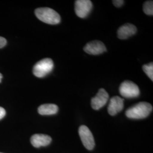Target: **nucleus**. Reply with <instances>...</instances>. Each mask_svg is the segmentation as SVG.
<instances>
[{
    "mask_svg": "<svg viewBox=\"0 0 153 153\" xmlns=\"http://www.w3.org/2000/svg\"><path fill=\"white\" fill-rule=\"evenodd\" d=\"M124 108V99L119 97H114L110 99L108 106V112L111 116H115Z\"/></svg>",
    "mask_w": 153,
    "mask_h": 153,
    "instance_id": "nucleus-9",
    "label": "nucleus"
},
{
    "mask_svg": "<svg viewBox=\"0 0 153 153\" xmlns=\"http://www.w3.org/2000/svg\"><path fill=\"white\" fill-rule=\"evenodd\" d=\"M30 141L33 147L38 148L49 145L52 141V138L46 134H35L31 136Z\"/></svg>",
    "mask_w": 153,
    "mask_h": 153,
    "instance_id": "nucleus-10",
    "label": "nucleus"
},
{
    "mask_svg": "<svg viewBox=\"0 0 153 153\" xmlns=\"http://www.w3.org/2000/svg\"><path fill=\"white\" fill-rule=\"evenodd\" d=\"M79 137L84 146L88 150H91L95 147V141L92 133L88 126H81L78 130Z\"/></svg>",
    "mask_w": 153,
    "mask_h": 153,
    "instance_id": "nucleus-5",
    "label": "nucleus"
},
{
    "mask_svg": "<svg viewBox=\"0 0 153 153\" xmlns=\"http://www.w3.org/2000/svg\"><path fill=\"white\" fill-rule=\"evenodd\" d=\"M121 95L126 98H134L140 95V91L137 85L130 81L121 83L119 88Z\"/></svg>",
    "mask_w": 153,
    "mask_h": 153,
    "instance_id": "nucleus-4",
    "label": "nucleus"
},
{
    "mask_svg": "<svg viewBox=\"0 0 153 153\" xmlns=\"http://www.w3.org/2000/svg\"><path fill=\"white\" fill-rule=\"evenodd\" d=\"M153 111L152 105L148 102H141L131 106L126 111L127 117L133 119H142L147 117Z\"/></svg>",
    "mask_w": 153,
    "mask_h": 153,
    "instance_id": "nucleus-1",
    "label": "nucleus"
},
{
    "mask_svg": "<svg viewBox=\"0 0 153 153\" xmlns=\"http://www.w3.org/2000/svg\"><path fill=\"white\" fill-rule=\"evenodd\" d=\"M39 114L41 115H55L59 111V107L54 104H44L39 107Z\"/></svg>",
    "mask_w": 153,
    "mask_h": 153,
    "instance_id": "nucleus-12",
    "label": "nucleus"
},
{
    "mask_svg": "<svg viewBox=\"0 0 153 153\" xmlns=\"http://www.w3.org/2000/svg\"><path fill=\"white\" fill-rule=\"evenodd\" d=\"M142 69L146 74L149 76V78L153 81V63L150 62L149 64L143 65L142 66Z\"/></svg>",
    "mask_w": 153,
    "mask_h": 153,
    "instance_id": "nucleus-14",
    "label": "nucleus"
},
{
    "mask_svg": "<svg viewBox=\"0 0 153 153\" xmlns=\"http://www.w3.org/2000/svg\"><path fill=\"white\" fill-rule=\"evenodd\" d=\"M109 95L108 93L104 88H100L97 95L91 99V105L92 108L95 110L100 109L107 103Z\"/></svg>",
    "mask_w": 153,
    "mask_h": 153,
    "instance_id": "nucleus-7",
    "label": "nucleus"
},
{
    "mask_svg": "<svg viewBox=\"0 0 153 153\" xmlns=\"http://www.w3.org/2000/svg\"><path fill=\"white\" fill-rule=\"evenodd\" d=\"M36 17L41 21L49 25H57L61 22L60 16L49 7H39L35 10Z\"/></svg>",
    "mask_w": 153,
    "mask_h": 153,
    "instance_id": "nucleus-2",
    "label": "nucleus"
},
{
    "mask_svg": "<svg viewBox=\"0 0 153 153\" xmlns=\"http://www.w3.org/2000/svg\"><path fill=\"white\" fill-rule=\"evenodd\" d=\"M137 33L136 27L131 23L121 26L117 30V37L120 39H126Z\"/></svg>",
    "mask_w": 153,
    "mask_h": 153,
    "instance_id": "nucleus-11",
    "label": "nucleus"
},
{
    "mask_svg": "<svg viewBox=\"0 0 153 153\" xmlns=\"http://www.w3.org/2000/svg\"><path fill=\"white\" fill-rule=\"evenodd\" d=\"M83 50L90 55H100L107 51L104 43L100 41L94 40L88 43L84 48Z\"/></svg>",
    "mask_w": 153,
    "mask_h": 153,
    "instance_id": "nucleus-8",
    "label": "nucleus"
},
{
    "mask_svg": "<svg viewBox=\"0 0 153 153\" xmlns=\"http://www.w3.org/2000/svg\"><path fill=\"white\" fill-rule=\"evenodd\" d=\"M113 4L117 7H120L124 4V1L123 0H114L112 1Z\"/></svg>",
    "mask_w": 153,
    "mask_h": 153,
    "instance_id": "nucleus-15",
    "label": "nucleus"
},
{
    "mask_svg": "<svg viewBox=\"0 0 153 153\" xmlns=\"http://www.w3.org/2000/svg\"><path fill=\"white\" fill-rule=\"evenodd\" d=\"M6 43H7V41L5 39L0 36V48H2L4 47H5Z\"/></svg>",
    "mask_w": 153,
    "mask_h": 153,
    "instance_id": "nucleus-16",
    "label": "nucleus"
},
{
    "mask_svg": "<svg viewBox=\"0 0 153 153\" xmlns=\"http://www.w3.org/2000/svg\"><path fill=\"white\" fill-rule=\"evenodd\" d=\"M93 8V4L90 0H76L75 1V12L76 16L85 18L88 16Z\"/></svg>",
    "mask_w": 153,
    "mask_h": 153,
    "instance_id": "nucleus-6",
    "label": "nucleus"
},
{
    "mask_svg": "<svg viewBox=\"0 0 153 153\" xmlns=\"http://www.w3.org/2000/svg\"><path fill=\"white\" fill-rule=\"evenodd\" d=\"M2 78H3V76H2V74L0 73V83L1 82V80H2Z\"/></svg>",
    "mask_w": 153,
    "mask_h": 153,
    "instance_id": "nucleus-18",
    "label": "nucleus"
},
{
    "mask_svg": "<svg viewBox=\"0 0 153 153\" xmlns=\"http://www.w3.org/2000/svg\"><path fill=\"white\" fill-rule=\"evenodd\" d=\"M54 67L53 60L49 58L38 61L33 68V74L39 78L46 76L52 71Z\"/></svg>",
    "mask_w": 153,
    "mask_h": 153,
    "instance_id": "nucleus-3",
    "label": "nucleus"
},
{
    "mask_svg": "<svg viewBox=\"0 0 153 153\" xmlns=\"http://www.w3.org/2000/svg\"><path fill=\"white\" fill-rule=\"evenodd\" d=\"M5 115V109H4V108L0 107V120H1L2 118H4Z\"/></svg>",
    "mask_w": 153,
    "mask_h": 153,
    "instance_id": "nucleus-17",
    "label": "nucleus"
},
{
    "mask_svg": "<svg viewBox=\"0 0 153 153\" xmlns=\"http://www.w3.org/2000/svg\"></svg>",
    "mask_w": 153,
    "mask_h": 153,
    "instance_id": "nucleus-19",
    "label": "nucleus"
},
{
    "mask_svg": "<svg viewBox=\"0 0 153 153\" xmlns=\"http://www.w3.org/2000/svg\"><path fill=\"white\" fill-rule=\"evenodd\" d=\"M143 10L144 13L149 15H153V1H146L143 5Z\"/></svg>",
    "mask_w": 153,
    "mask_h": 153,
    "instance_id": "nucleus-13",
    "label": "nucleus"
}]
</instances>
